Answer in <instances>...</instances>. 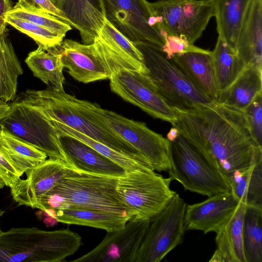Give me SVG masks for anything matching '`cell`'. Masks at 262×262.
I'll use <instances>...</instances> for the list:
<instances>
[{
	"instance_id": "obj_2",
	"label": "cell",
	"mask_w": 262,
	"mask_h": 262,
	"mask_svg": "<svg viewBox=\"0 0 262 262\" xmlns=\"http://www.w3.org/2000/svg\"><path fill=\"white\" fill-rule=\"evenodd\" d=\"M23 94L21 99L39 109L50 122L64 124L119 153L150 163L108 125L97 104L49 88L27 90Z\"/></svg>"
},
{
	"instance_id": "obj_32",
	"label": "cell",
	"mask_w": 262,
	"mask_h": 262,
	"mask_svg": "<svg viewBox=\"0 0 262 262\" xmlns=\"http://www.w3.org/2000/svg\"><path fill=\"white\" fill-rule=\"evenodd\" d=\"M51 123L58 135L65 134L81 140L121 166L126 173L135 170H155L150 163H143L119 153L64 124L57 122Z\"/></svg>"
},
{
	"instance_id": "obj_1",
	"label": "cell",
	"mask_w": 262,
	"mask_h": 262,
	"mask_svg": "<svg viewBox=\"0 0 262 262\" xmlns=\"http://www.w3.org/2000/svg\"><path fill=\"white\" fill-rule=\"evenodd\" d=\"M172 109L176 117L172 126L216 167L227 182L236 171L249 167L262 154V147L254 138L243 111L216 101L187 111Z\"/></svg>"
},
{
	"instance_id": "obj_6",
	"label": "cell",
	"mask_w": 262,
	"mask_h": 262,
	"mask_svg": "<svg viewBox=\"0 0 262 262\" xmlns=\"http://www.w3.org/2000/svg\"><path fill=\"white\" fill-rule=\"evenodd\" d=\"M169 160L167 171L170 177L179 182L185 190L208 197L231 193L220 171L181 134L169 141Z\"/></svg>"
},
{
	"instance_id": "obj_31",
	"label": "cell",
	"mask_w": 262,
	"mask_h": 262,
	"mask_svg": "<svg viewBox=\"0 0 262 262\" xmlns=\"http://www.w3.org/2000/svg\"><path fill=\"white\" fill-rule=\"evenodd\" d=\"M243 240L246 262H262V209L246 206Z\"/></svg>"
},
{
	"instance_id": "obj_22",
	"label": "cell",
	"mask_w": 262,
	"mask_h": 262,
	"mask_svg": "<svg viewBox=\"0 0 262 262\" xmlns=\"http://www.w3.org/2000/svg\"><path fill=\"white\" fill-rule=\"evenodd\" d=\"M171 59L202 91L213 101H216L219 92L211 51L187 52L174 55Z\"/></svg>"
},
{
	"instance_id": "obj_14",
	"label": "cell",
	"mask_w": 262,
	"mask_h": 262,
	"mask_svg": "<svg viewBox=\"0 0 262 262\" xmlns=\"http://www.w3.org/2000/svg\"><path fill=\"white\" fill-rule=\"evenodd\" d=\"M150 219L133 217L121 229L107 232L101 242L76 262H135Z\"/></svg>"
},
{
	"instance_id": "obj_28",
	"label": "cell",
	"mask_w": 262,
	"mask_h": 262,
	"mask_svg": "<svg viewBox=\"0 0 262 262\" xmlns=\"http://www.w3.org/2000/svg\"><path fill=\"white\" fill-rule=\"evenodd\" d=\"M23 73L20 62L8 37L0 32V99L8 102L16 97L17 79Z\"/></svg>"
},
{
	"instance_id": "obj_30",
	"label": "cell",
	"mask_w": 262,
	"mask_h": 262,
	"mask_svg": "<svg viewBox=\"0 0 262 262\" xmlns=\"http://www.w3.org/2000/svg\"><path fill=\"white\" fill-rule=\"evenodd\" d=\"M0 137L21 177L48 157L45 152L3 129Z\"/></svg>"
},
{
	"instance_id": "obj_5",
	"label": "cell",
	"mask_w": 262,
	"mask_h": 262,
	"mask_svg": "<svg viewBox=\"0 0 262 262\" xmlns=\"http://www.w3.org/2000/svg\"><path fill=\"white\" fill-rule=\"evenodd\" d=\"M142 54L147 73L154 89L171 108L192 110L213 101L191 81L162 49L149 44L136 45Z\"/></svg>"
},
{
	"instance_id": "obj_18",
	"label": "cell",
	"mask_w": 262,
	"mask_h": 262,
	"mask_svg": "<svg viewBox=\"0 0 262 262\" xmlns=\"http://www.w3.org/2000/svg\"><path fill=\"white\" fill-rule=\"evenodd\" d=\"M69 166L86 173L119 178L126 172L121 166L93 147L72 136L59 134Z\"/></svg>"
},
{
	"instance_id": "obj_34",
	"label": "cell",
	"mask_w": 262,
	"mask_h": 262,
	"mask_svg": "<svg viewBox=\"0 0 262 262\" xmlns=\"http://www.w3.org/2000/svg\"><path fill=\"white\" fill-rule=\"evenodd\" d=\"M5 19L7 24L30 36L46 51L57 50L63 41V37L34 23L7 15Z\"/></svg>"
},
{
	"instance_id": "obj_33",
	"label": "cell",
	"mask_w": 262,
	"mask_h": 262,
	"mask_svg": "<svg viewBox=\"0 0 262 262\" xmlns=\"http://www.w3.org/2000/svg\"><path fill=\"white\" fill-rule=\"evenodd\" d=\"M6 15L15 17L41 26L64 37L72 29L71 25L45 11L16 4Z\"/></svg>"
},
{
	"instance_id": "obj_23",
	"label": "cell",
	"mask_w": 262,
	"mask_h": 262,
	"mask_svg": "<svg viewBox=\"0 0 262 262\" xmlns=\"http://www.w3.org/2000/svg\"><path fill=\"white\" fill-rule=\"evenodd\" d=\"M262 66H246L234 81L220 92L216 102L244 111L256 95L262 92Z\"/></svg>"
},
{
	"instance_id": "obj_36",
	"label": "cell",
	"mask_w": 262,
	"mask_h": 262,
	"mask_svg": "<svg viewBox=\"0 0 262 262\" xmlns=\"http://www.w3.org/2000/svg\"><path fill=\"white\" fill-rule=\"evenodd\" d=\"M243 111L254 138L262 147V92L256 95Z\"/></svg>"
},
{
	"instance_id": "obj_37",
	"label": "cell",
	"mask_w": 262,
	"mask_h": 262,
	"mask_svg": "<svg viewBox=\"0 0 262 262\" xmlns=\"http://www.w3.org/2000/svg\"><path fill=\"white\" fill-rule=\"evenodd\" d=\"M161 35L165 40V44L161 49L168 59L187 52L207 51L195 46L184 38L168 35L164 32H161Z\"/></svg>"
},
{
	"instance_id": "obj_25",
	"label": "cell",
	"mask_w": 262,
	"mask_h": 262,
	"mask_svg": "<svg viewBox=\"0 0 262 262\" xmlns=\"http://www.w3.org/2000/svg\"><path fill=\"white\" fill-rule=\"evenodd\" d=\"M251 0H213L219 36L235 52L238 36Z\"/></svg>"
},
{
	"instance_id": "obj_38",
	"label": "cell",
	"mask_w": 262,
	"mask_h": 262,
	"mask_svg": "<svg viewBox=\"0 0 262 262\" xmlns=\"http://www.w3.org/2000/svg\"><path fill=\"white\" fill-rule=\"evenodd\" d=\"M17 168L4 147L0 137V179L10 188L19 179Z\"/></svg>"
},
{
	"instance_id": "obj_10",
	"label": "cell",
	"mask_w": 262,
	"mask_h": 262,
	"mask_svg": "<svg viewBox=\"0 0 262 262\" xmlns=\"http://www.w3.org/2000/svg\"><path fill=\"white\" fill-rule=\"evenodd\" d=\"M186 206L176 192L167 206L150 219L135 262H160L183 242Z\"/></svg>"
},
{
	"instance_id": "obj_8",
	"label": "cell",
	"mask_w": 262,
	"mask_h": 262,
	"mask_svg": "<svg viewBox=\"0 0 262 262\" xmlns=\"http://www.w3.org/2000/svg\"><path fill=\"white\" fill-rule=\"evenodd\" d=\"M10 105L9 113L0 121L1 129L45 152L49 158L60 159L68 164L59 135L44 114L21 99Z\"/></svg>"
},
{
	"instance_id": "obj_12",
	"label": "cell",
	"mask_w": 262,
	"mask_h": 262,
	"mask_svg": "<svg viewBox=\"0 0 262 262\" xmlns=\"http://www.w3.org/2000/svg\"><path fill=\"white\" fill-rule=\"evenodd\" d=\"M100 112L108 125L145 158L155 170L167 171L170 160L167 138L150 129L144 122L102 108Z\"/></svg>"
},
{
	"instance_id": "obj_9",
	"label": "cell",
	"mask_w": 262,
	"mask_h": 262,
	"mask_svg": "<svg viewBox=\"0 0 262 262\" xmlns=\"http://www.w3.org/2000/svg\"><path fill=\"white\" fill-rule=\"evenodd\" d=\"M161 32L193 44L214 16L213 0H160L149 3Z\"/></svg>"
},
{
	"instance_id": "obj_43",
	"label": "cell",
	"mask_w": 262,
	"mask_h": 262,
	"mask_svg": "<svg viewBox=\"0 0 262 262\" xmlns=\"http://www.w3.org/2000/svg\"><path fill=\"white\" fill-rule=\"evenodd\" d=\"M5 186L4 182L0 179V189H2Z\"/></svg>"
},
{
	"instance_id": "obj_35",
	"label": "cell",
	"mask_w": 262,
	"mask_h": 262,
	"mask_svg": "<svg viewBox=\"0 0 262 262\" xmlns=\"http://www.w3.org/2000/svg\"><path fill=\"white\" fill-rule=\"evenodd\" d=\"M99 36L120 53L144 64L142 54L136 46L116 28L106 18L105 19Z\"/></svg>"
},
{
	"instance_id": "obj_15",
	"label": "cell",
	"mask_w": 262,
	"mask_h": 262,
	"mask_svg": "<svg viewBox=\"0 0 262 262\" xmlns=\"http://www.w3.org/2000/svg\"><path fill=\"white\" fill-rule=\"evenodd\" d=\"M72 170L64 161L49 158L27 170L26 178L10 187L13 200L34 208L41 198Z\"/></svg>"
},
{
	"instance_id": "obj_41",
	"label": "cell",
	"mask_w": 262,
	"mask_h": 262,
	"mask_svg": "<svg viewBox=\"0 0 262 262\" xmlns=\"http://www.w3.org/2000/svg\"><path fill=\"white\" fill-rule=\"evenodd\" d=\"M10 108V104L0 99V121L7 116Z\"/></svg>"
},
{
	"instance_id": "obj_45",
	"label": "cell",
	"mask_w": 262,
	"mask_h": 262,
	"mask_svg": "<svg viewBox=\"0 0 262 262\" xmlns=\"http://www.w3.org/2000/svg\"><path fill=\"white\" fill-rule=\"evenodd\" d=\"M51 2L55 6L56 0H50Z\"/></svg>"
},
{
	"instance_id": "obj_16",
	"label": "cell",
	"mask_w": 262,
	"mask_h": 262,
	"mask_svg": "<svg viewBox=\"0 0 262 262\" xmlns=\"http://www.w3.org/2000/svg\"><path fill=\"white\" fill-rule=\"evenodd\" d=\"M63 68L76 80L88 83L111 78L112 72L93 43H81L67 39L58 49Z\"/></svg>"
},
{
	"instance_id": "obj_27",
	"label": "cell",
	"mask_w": 262,
	"mask_h": 262,
	"mask_svg": "<svg viewBox=\"0 0 262 262\" xmlns=\"http://www.w3.org/2000/svg\"><path fill=\"white\" fill-rule=\"evenodd\" d=\"M25 62L34 76L45 83L47 88L58 92L64 91L63 67L58 49L48 52L38 47L28 54Z\"/></svg>"
},
{
	"instance_id": "obj_42",
	"label": "cell",
	"mask_w": 262,
	"mask_h": 262,
	"mask_svg": "<svg viewBox=\"0 0 262 262\" xmlns=\"http://www.w3.org/2000/svg\"><path fill=\"white\" fill-rule=\"evenodd\" d=\"M180 135L179 130L175 126H173L171 128L170 130L167 135V139L169 141H172L174 140Z\"/></svg>"
},
{
	"instance_id": "obj_3",
	"label": "cell",
	"mask_w": 262,
	"mask_h": 262,
	"mask_svg": "<svg viewBox=\"0 0 262 262\" xmlns=\"http://www.w3.org/2000/svg\"><path fill=\"white\" fill-rule=\"evenodd\" d=\"M117 181L118 178L72 170L43 195L34 208L50 218L55 211L64 208L97 210L133 217L117 193Z\"/></svg>"
},
{
	"instance_id": "obj_21",
	"label": "cell",
	"mask_w": 262,
	"mask_h": 262,
	"mask_svg": "<svg viewBox=\"0 0 262 262\" xmlns=\"http://www.w3.org/2000/svg\"><path fill=\"white\" fill-rule=\"evenodd\" d=\"M246 208V204L239 201L230 217L216 232L217 249L209 262H246L243 240Z\"/></svg>"
},
{
	"instance_id": "obj_4",
	"label": "cell",
	"mask_w": 262,
	"mask_h": 262,
	"mask_svg": "<svg viewBox=\"0 0 262 262\" xmlns=\"http://www.w3.org/2000/svg\"><path fill=\"white\" fill-rule=\"evenodd\" d=\"M82 245L81 236L69 229L12 228L0 234V262L62 261Z\"/></svg>"
},
{
	"instance_id": "obj_39",
	"label": "cell",
	"mask_w": 262,
	"mask_h": 262,
	"mask_svg": "<svg viewBox=\"0 0 262 262\" xmlns=\"http://www.w3.org/2000/svg\"><path fill=\"white\" fill-rule=\"evenodd\" d=\"M16 4L20 6H28L45 11L68 23L64 14L58 9L50 0H18Z\"/></svg>"
},
{
	"instance_id": "obj_7",
	"label": "cell",
	"mask_w": 262,
	"mask_h": 262,
	"mask_svg": "<svg viewBox=\"0 0 262 262\" xmlns=\"http://www.w3.org/2000/svg\"><path fill=\"white\" fill-rule=\"evenodd\" d=\"M172 181L155 170H135L118 178L116 190L134 217L150 219L160 213L175 194L170 188Z\"/></svg>"
},
{
	"instance_id": "obj_40",
	"label": "cell",
	"mask_w": 262,
	"mask_h": 262,
	"mask_svg": "<svg viewBox=\"0 0 262 262\" xmlns=\"http://www.w3.org/2000/svg\"><path fill=\"white\" fill-rule=\"evenodd\" d=\"M13 7L11 0H0V32L6 29L8 24L5 19V16Z\"/></svg>"
},
{
	"instance_id": "obj_29",
	"label": "cell",
	"mask_w": 262,
	"mask_h": 262,
	"mask_svg": "<svg viewBox=\"0 0 262 262\" xmlns=\"http://www.w3.org/2000/svg\"><path fill=\"white\" fill-rule=\"evenodd\" d=\"M211 55L215 80L220 92L226 89L234 81L245 66L235 52L219 36L213 51H211Z\"/></svg>"
},
{
	"instance_id": "obj_20",
	"label": "cell",
	"mask_w": 262,
	"mask_h": 262,
	"mask_svg": "<svg viewBox=\"0 0 262 262\" xmlns=\"http://www.w3.org/2000/svg\"><path fill=\"white\" fill-rule=\"evenodd\" d=\"M235 53L245 67L262 66V0H251L238 36Z\"/></svg>"
},
{
	"instance_id": "obj_24",
	"label": "cell",
	"mask_w": 262,
	"mask_h": 262,
	"mask_svg": "<svg viewBox=\"0 0 262 262\" xmlns=\"http://www.w3.org/2000/svg\"><path fill=\"white\" fill-rule=\"evenodd\" d=\"M51 218L57 222L90 226L112 232L122 229L132 217L101 210L64 208L55 211Z\"/></svg>"
},
{
	"instance_id": "obj_11",
	"label": "cell",
	"mask_w": 262,
	"mask_h": 262,
	"mask_svg": "<svg viewBox=\"0 0 262 262\" xmlns=\"http://www.w3.org/2000/svg\"><path fill=\"white\" fill-rule=\"evenodd\" d=\"M106 18L135 45L162 48L165 40L146 0H102Z\"/></svg>"
},
{
	"instance_id": "obj_44",
	"label": "cell",
	"mask_w": 262,
	"mask_h": 262,
	"mask_svg": "<svg viewBox=\"0 0 262 262\" xmlns=\"http://www.w3.org/2000/svg\"><path fill=\"white\" fill-rule=\"evenodd\" d=\"M5 213V211L3 210L0 209V216H2ZM3 232V231L0 229V234Z\"/></svg>"
},
{
	"instance_id": "obj_26",
	"label": "cell",
	"mask_w": 262,
	"mask_h": 262,
	"mask_svg": "<svg viewBox=\"0 0 262 262\" xmlns=\"http://www.w3.org/2000/svg\"><path fill=\"white\" fill-rule=\"evenodd\" d=\"M228 183L238 202L262 209V154L249 167L236 171Z\"/></svg>"
},
{
	"instance_id": "obj_17",
	"label": "cell",
	"mask_w": 262,
	"mask_h": 262,
	"mask_svg": "<svg viewBox=\"0 0 262 262\" xmlns=\"http://www.w3.org/2000/svg\"><path fill=\"white\" fill-rule=\"evenodd\" d=\"M238 202L231 193H225L200 203L186 204L185 230H200L205 234L217 232L232 215Z\"/></svg>"
},
{
	"instance_id": "obj_13",
	"label": "cell",
	"mask_w": 262,
	"mask_h": 262,
	"mask_svg": "<svg viewBox=\"0 0 262 262\" xmlns=\"http://www.w3.org/2000/svg\"><path fill=\"white\" fill-rule=\"evenodd\" d=\"M111 91L125 101L151 116L173 123V110L157 93L146 73L122 68L114 72L111 78Z\"/></svg>"
},
{
	"instance_id": "obj_19",
	"label": "cell",
	"mask_w": 262,
	"mask_h": 262,
	"mask_svg": "<svg viewBox=\"0 0 262 262\" xmlns=\"http://www.w3.org/2000/svg\"><path fill=\"white\" fill-rule=\"evenodd\" d=\"M55 7L78 30L83 43L92 44L99 36L106 18L102 0H56Z\"/></svg>"
}]
</instances>
